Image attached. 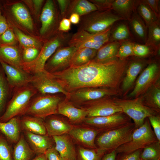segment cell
<instances>
[{
  "instance_id": "obj_1",
  "label": "cell",
  "mask_w": 160,
  "mask_h": 160,
  "mask_svg": "<svg viewBox=\"0 0 160 160\" xmlns=\"http://www.w3.org/2000/svg\"><path fill=\"white\" fill-rule=\"evenodd\" d=\"M128 62L126 59L118 58L105 63L92 60L81 66L69 68L61 72L51 74L68 93L84 87L117 90Z\"/></svg>"
},
{
  "instance_id": "obj_2",
  "label": "cell",
  "mask_w": 160,
  "mask_h": 160,
  "mask_svg": "<svg viewBox=\"0 0 160 160\" xmlns=\"http://www.w3.org/2000/svg\"><path fill=\"white\" fill-rule=\"evenodd\" d=\"M72 35L71 33L58 31L44 42L35 60L30 63H23V69L32 75L45 70L44 67L47 60L58 48L68 46Z\"/></svg>"
},
{
  "instance_id": "obj_3",
  "label": "cell",
  "mask_w": 160,
  "mask_h": 160,
  "mask_svg": "<svg viewBox=\"0 0 160 160\" xmlns=\"http://www.w3.org/2000/svg\"><path fill=\"white\" fill-rule=\"evenodd\" d=\"M135 129L131 122L120 127L101 133L96 138L97 153L100 156L116 150L122 145L131 140Z\"/></svg>"
},
{
  "instance_id": "obj_4",
  "label": "cell",
  "mask_w": 160,
  "mask_h": 160,
  "mask_svg": "<svg viewBox=\"0 0 160 160\" xmlns=\"http://www.w3.org/2000/svg\"><path fill=\"white\" fill-rule=\"evenodd\" d=\"M38 92L30 83L13 89L0 122H6L12 118L24 115L32 98Z\"/></svg>"
},
{
  "instance_id": "obj_5",
  "label": "cell",
  "mask_w": 160,
  "mask_h": 160,
  "mask_svg": "<svg viewBox=\"0 0 160 160\" xmlns=\"http://www.w3.org/2000/svg\"><path fill=\"white\" fill-rule=\"evenodd\" d=\"M124 20L111 10L104 11L96 10L80 16L78 29L89 33H98L112 27L116 22Z\"/></svg>"
},
{
  "instance_id": "obj_6",
  "label": "cell",
  "mask_w": 160,
  "mask_h": 160,
  "mask_svg": "<svg viewBox=\"0 0 160 160\" xmlns=\"http://www.w3.org/2000/svg\"><path fill=\"white\" fill-rule=\"evenodd\" d=\"M65 97L61 94L37 93L32 98L25 115L44 119L49 116L57 114L58 105Z\"/></svg>"
},
{
  "instance_id": "obj_7",
  "label": "cell",
  "mask_w": 160,
  "mask_h": 160,
  "mask_svg": "<svg viewBox=\"0 0 160 160\" xmlns=\"http://www.w3.org/2000/svg\"><path fill=\"white\" fill-rule=\"evenodd\" d=\"M113 99L121 109L122 112L132 119L135 129L141 126L146 118L157 114V112L143 104L142 98L122 99L114 98Z\"/></svg>"
},
{
  "instance_id": "obj_8",
  "label": "cell",
  "mask_w": 160,
  "mask_h": 160,
  "mask_svg": "<svg viewBox=\"0 0 160 160\" xmlns=\"http://www.w3.org/2000/svg\"><path fill=\"white\" fill-rule=\"evenodd\" d=\"M157 141L148 118H147L141 126L134 129L131 140L120 146L115 150L117 154L129 153L143 149Z\"/></svg>"
},
{
  "instance_id": "obj_9",
  "label": "cell",
  "mask_w": 160,
  "mask_h": 160,
  "mask_svg": "<svg viewBox=\"0 0 160 160\" xmlns=\"http://www.w3.org/2000/svg\"><path fill=\"white\" fill-rule=\"evenodd\" d=\"M57 6L55 1L47 0L42 9L39 33L44 42L59 31V25L62 18Z\"/></svg>"
},
{
  "instance_id": "obj_10",
  "label": "cell",
  "mask_w": 160,
  "mask_h": 160,
  "mask_svg": "<svg viewBox=\"0 0 160 160\" xmlns=\"http://www.w3.org/2000/svg\"><path fill=\"white\" fill-rule=\"evenodd\" d=\"M111 27L98 33H89L82 29H78L72 34L68 46L76 47L77 49L87 48L98 50L109 42Z\"/></svg>"
},
{
  "instance_id": "obj_11",
  "label": "cell",
  "mask_w": 160,
  "mask_h": 160,
  "mask_svg": "<svg viewBox=\"0 0 160 160\" xmlns=\"http://www.w3.org/2000/svg\"><path fill=\"white\" fill-rule=\"evenodd\" d=\"M119 94L117 90L107 88L84 87L69 92L65 98L76 106L80 108L103 97Z\"/></svg>"
},
{
  "instance_id": "obj_12",
  "label": "cell",
  "mask_w": 160,
  "mask_h": 160,
  "mask_svg": "<svg viewBox=\"0 0 160 160\" xmlns=\"http://www.w3.org/2000/svg\"><path fill=\"white\" fill-rule=\"evenodd\" d=\"M131 119L122 112L107 116L86 117L83 122L100 133L120 127L130 122Z\"/></svg>"
},
{
  "instance_id": "obj_13",
  "label": "cell",
  "mask_w": 160,
  "mask_h": 160,
  "mask_svg": "<svg viewBox=\"0 0 160 160\" xmlns=\"http://www.w3.org/2000/svg\"><path fill=\"white\" fill-rule=\"evenodd\" d=\"M30 83L38 93L42 94H61L65 97L69 94L52 74L45 70L33 75Z\"/></svg>"
},
{
  "instance_id": "obj_14",
  "label": "cell",
  "mask_w": 160,
  "mask_h": 160,
  "mask_svg": "<svg viewBox=\"0 0 160 160\" xmlns=\"http://www.w3.org/2000/svg\"><path fill=\"white\" fill-rule=\"evenodd\" d=\"M77 49L67 46L58 48L46 62L44 70L50 73L63 71L70 68L72 57Z\"/></svg>"
},
{
  "instance_id": "obj_15",
  "label": "cell",
  "mask_w": 160,
  "mask_h": 160,
  "mask_svg": "<svg viewBox=\"0 0 160 160\" xmlns=\"http://www.w3.org/2000/svg\"><path fill=\"white\" fill-rule=\"evenodd\" d=\"M159 68L156 62L149 63L139 76L129 97H138L153 86L159 78Z\"/></svg>"
},
{
  "instance_id": "obj_16",
  "label": "cell",
  "mask_w": 160,
  "mask_h": 160,
  "mask_svg": "<svg viewBox=\"0 0 160 160\" xmlns=\"http://www.w3.org/2000/svg\"><path fill=\"white\" fill-rule=\"evenodd\" d=\"M80 108L86 111L88 117L107 116L122 112L111 96L95 100Z\"/></svg>"
},
{
  "instance_id": "obj_17",
  "label": "cell",
  "mask_w": 160,
  "mask_h": 160,
  "mask_svg": "<svg viewBox=\"0 0 160 160\" xmlns=\"http://www.w3.org/2000/svg\"><path fill=\"white\" fill-rule=\"evenodd\" d=\"M7 80L13 89L30 83L32 76L22 68L0 62Z\"/></svg>"
},
{
  "instance_id": "obj_18",
  "label": "cell",
  "mask_w": 160,
  "mask_h": 160,
  "mask_svg": "<svg viewBox=\"0 0 160 160\" xmlns=\"http://www.w3.org/2000/svg\"><path fill=\"white\" fill-rule=\"evenodd\" d=\"M100 132L93 128L73 127L68 134L75 140L91 149H96L95 138Z\"/></svg>"
},
{
  "instance_id": "obj_19",
  "label": "cell",
  "mask_w": 160,
  "mask_h": 160,
  "mask_svg": "<svg viewBox=\"0 0 160 160\" xmlns=\"http://www.w3.org/2000/svg\"><path fill=\"white\" fill-rule=\"evenodd\" d=\"M0 62L22 68V48L16 45H1Z\"/></svg>"
},
{
  "instance_id": "obj_20",
  "label": "cell",
  "mask_w": 160,
  "mask_h": 160,
  "mask_svg": "<svg viewBox=\"0 0 160 160\" xmlns=\"http://www.w3.org/2000/svg\"><path fill=\"white\" fill-rule=\"evenodd\" d=\"M57 112V114L66 116L73 123L83 121L87 117V113L85 109L76 106L65 97L59 103Z\"/></svg>"
},
{
  "instance_id": "obj_21",
  "label": "cell",
  "mask_w": 160,
  "mask_h": 160,
  "mask_svg": "<svg viewBox=\"0 0 160 160\" xmlns=\"http://www.w3.org/2000/svg\"><path fill=\"white\" fill-rule=\"evenodd\" d=\"M52 137L56 144L55 148L64 160H76L77 153L71 137L68 134Z\"/></svg>"
},
{
  "instance_id": "obj_22",
  "label": "cell",
  "mask_w": 160,
  "mask_h": 160,
  "mask_svg": "<svg viewBox=\"0 0 160 160\" xmlns=\"http://www.w3.org/2000/svg\"><path fill=\"white\" fill-rule=\"evenodd\" d=\"M56 115L48 116L45 118L46 120L44 122L47 134L50 136L68 134L73 127L68 121Z\"/></svg>"
},
{
  "instance_id": "obj_23",
  "label": "cell",
  "mask_w": 160,
  "mask_h": 160,
  "mask_svg": "<svg viewBox=\"0 0 160 160\" xmlns=\"http://www.w3.org/2000/svg\"><path fill=\"white\" fill-rule=\"evenodd\" d=\"M27 141L35 153L44 154L49 148L52 147V141L47 135L36 134L24 131Z\"/></svg>"
},
{
  "instance_id": "obj_24",
  "label": "cell",
  "mask_w": 160,
  "mask_h": 160,
  "mask_svg": "<svg viewBox=\"0 0 160 160\" xmlns=\"http://www.w3.org/2000/svg\"><path fill=\"white\" fill-rule=\"evenodd\" d=\"M147 62L140 59L128 61L126 70V75L122 84V88L126 92L131 87L137 75Z\"/></svg>"
},
{
  "instance_id": "obj_25",
  "label": "cell",
  "mask_w": 160,
  "mask_h": 160,
  "mask_svg": "<svg viewBox=\"0 0 160 160\" xmlns=\"http://www.w3.org/2000/svg\"><path fill=\"white\" fill-rule=\"evenodd\" d=\"M21 129L36 134L46 135L47 131L43 119L36 117L24 115L20 119Z\"/></svg>"
},
{
  "instance_id": "obj_26",
  "label": "cell",
  "mask_w": 160,
  "mask_h": 160,
  "mask_svg": "<svg viewBox=\"0 0 160 160\" xmlns=\"http://www.w3.org/2000/svg\"><path fill=\"white\" fill-rule=\"evenodd\" d=\"M10 12L16 21L29 31L33 29V21L29 11L22 3L17 2L12 5Z\"/></svg>"
},
{
  "instance_id": "obj_27",
  "label": "cell",
  "mask_w": 160,
  "mask_h": 160,
  "mask_svg": "<svg viewBox=\"0 0 160 160\" xmlns=\"http://www.w3.org/2000/svg\"><path fill=\"white\" fill-rule=\"evenodd\" d=\"M20 119L19 116H16L6 122H0V131L12 143H17L21 136Z\"/></svg>"
},
{
  "instance_id": "obj_28",
  "label": "cell",
  "mask_w": 160,
  "mask_h": 160,
  "mask_svg": "<svg viewBox=\"0 0 160 160\" xmlns=\"http://www.w3.org/2000/svg\"><path fill=\"white\" fill-rule=\"evenodd\" d=\"M121 42H109L98 49L93 61L105 63L116 58V56Z\"/></svg>"
},
{
  "instance_id": "obj_29",
  "label": "cell",
  "mask_w": 160,
  "mask_h": 160,
  "mask_svg": "<svg viewBox=\"0 0 160 160\" xmlns=\"http://www.w3.org/2000/svg\"><path fill=\"white\" fill-rule=\"evenodd\" d=\"M96 10V6L89 0H70L65 18H69L73 13L81 16Z\"/></svg>"
},
{
  "instance_id": "obj_30",
  "label": "cell",
  "mask_w": 160,
  "mask_h": 160,
  "mask_svg": "<svg viewBox=\"0 0 160 160\" xmlns=\"http://www.w3.org/2000/svg\"><path fill=\"white\" fill-rule=\"evenodd\" d=\"M137 2V0H114L111 10L124 20L129 21L136 8Z\"/></svg>"
},
{
  "instance_id": "obj_31",
  "label": "cell",
  "mask_w": 160,
  "mask_h": 160,
  "mask_svg": "<svg viewBox=\"0 0 160 160\" xmlns=\"http://www.w3.org/2000/svg\"><path fill=\"white\" fill-rule=\"evenodd\" d=\"M13 88L9 84L0 64V117L3 114L12 96Z\"/></svg>"
},
{
  "instance_id": "obj_32",
  "label": "cell",
  "mask_w": 160,
  "mask_h": 160,
  "mask_svg": "<svg viewBox=\"0 0 160 160\" xmlns=\"http://www.w3.org/2000/svg\"><path fill=\"white\" fill-rule=\"evenodd\" d=\"M129 21L130 28L135 36L145 44L147 37V27L136 8Z\"/></svg>"
},
{
  "instance_id": "obj_33",
  "label": "cell",
  "mask_w": 160,
  "mask_h": 160,
  "mask_svg": "<svg viewBox=\"0 0 160 160\" xmlns=\"http://www.w3.org/2000/svg\"><path fill=\"white\" fill-rule=\"evenodd\" d=\"M97 50L87 48L77 49L71 59L70 68L81 66L92 60Z\"/></svg>"
},
{
  "instance_id": "obj_34",
  "label": "cell",
  "mask_w": 160,
  "mask_h": 160,
  "mask_svg": "<svg viewBox=\"0 0 160 160\" xmlns=\"http://www.w3.org/2000/svg\"><path fill=\"white\" fill-rule=\"evenodd\" d=\"M34 152L25 140L23 135L14 147L13 157L14 160H29Z\"/></svg>"
},
{
  "instance_id": "obj_35",
  "label": "cell",
  "mask_w": 160,
  "mask_h": 160,
  "mask_svg": "<svg viewBox=\"0 0 160 160\" xmlns=\"http://www.w3.org/2000/svg\"><path fill=\"white\" fill-rule=\"evenodd\" d=\"M160 19L153 23L148 27V33L145 45L157 51L160 49Z\"/></svg>"
},
{
  "instance_id": "obj_36",
  "label": "cell",
  "mask_w": 160,
  "mask_h": 160,
  "mask_svg": "<svg viewBox=\"0 0 160 160\" xmlns=\"http://www.w3.org/2000/svg\"><path fill=\"white\" fill-rule=\"evenodd\" d=\"M11 28L22 47H33L41 49L43 44L42 41L24 34L16 27Z\"/></svg>"
},
{
  "instance_id": "obj_37",
  "label": "cell",
  "mask_w": 160,
  "mask_h": 160,
  "mask_svg": "<svg viewBox=\"0 0 160 160\" xmlns=\"http://www.w3.org/2000/svg\"><path fill=\"white\" fill-rule=\"evenodd\" d=\"M136 11L145 23L147 27L158 19L149 6L143 0H137Z\"/></svg>"
},
{
  "instance_id": "obj_38",
  "label": "cell",
  "mask_w": 160,
  "mask_h": 160,
  "mask_svg": "<svg viewBox=\"0 0 160 160\" xmlns=\"http://www.w3.org/2000/svg\"><path fill=\"white\" fill-rule=\"evenodd\" d=\"M130 34L127 25L122 23L117 25L110 31L109 42H122L129 40Z\"/></svg>"
},
{
  "instance_id": "obj_39",
  "label": "cell",
  "mask_w": 160,
  "mask_h": 160,
  "mask_svg": "<svg viewBox=\"0 0 160 160\" xmlns=\"http://www.w3.org/2000/svg\"><path fill=\"white\" fill-rule=\"evenodd\" d=\"M140 157L142 160H160V142L157 141L143 148Z\"/></svg>"
},
{
  "instance_id": "obj_40",
  "label": "cell",
  "mask_w": 160,
  "mask_h": 160,
  "mask_svg": "<svg viewBox=\"0 0 160 160\" xmlns=\"http://www.w3.org/2000/svg\"><path fill=\"white\" fill-rule=\"evenodd\" d=\"M151 93L150 100L143 103L145 105L159 113L160 110V89L159 87L154 86Z\"/></svg>"
},
{
  "instance_id": "obj_41",
  "label": "cell",
  "mask_w": 160,
  "mask_h": 160,
  "mask_svg": "<svg viewBox=\"0 0 160 160\" xmlns=\"http://www.w3.org/2000/svg\"><path fill=\"white\" fill-rule=\"evenodd\" d=\"M133 45L134 43L129 40L122 41L118 49L116 57L123 60L129 56L133 55Z\"/></svg>"
},
{
  "instance_id": "obj_42",
  "label": "cell",
  "mask_w": 160,
  "mask_h": 160,
  "mask_svg": "<svg viewBox=\"0 0 160 160\" xmlns=\"http://www.w3.org/2000/svg\"><path fill=\"white\" fill-rule=\"evenodd\" d=\"M77 156V160H101L102 157L98 154L96 149L82 147H79Z\"/></svg>"
},
{
  "instance_id": "obj_43",
  "label": "cell",
  "mask_w": 160,
  "mask_h": 160,
  "mask_svg": "<svg viewBox=\"0 0 160 160\" xmlns=\"http://www.w3.org/2000/svg\"><path fill=\"white\" fill-rule=\"evenodd\" d=\"M22 48L23 63H30L34 60L37 57L41 50V49L35 47Z\"/></svg>"
},
{
  "instance_id": "obj_44",
  "label": "cell",
  "mask_w": 160,
  "mask_h": 160,
  "mask_svg": "<svg viewBox=\"0 0 160 160\" xmlns=\"http://www.w3.org/2000/svg\"><path fill=\"white\" fill-rule=\"evenodd\" d=\"M17 41L13 30L10 26L0 36L1 45H16Z\"/></svg>"
},
{
  "instance_id": "obj_45",
  "label": "cell",
  "mask_w": 160,
  "mask_h": 160,
  "mask_svg": "<svg viewBox=\"0 0 160 160\" xmlns=\"http://www.w3.org/2000/svg\"><path fill=\"white\" fill-rule=\"evenodd\" d=\"M0 160H12L11 149L6 140L0 137Z\"/></svg>"
},
{
  "instance_id": "obj_46",
  "label": "cell",
  "mask_w": 160,
  "mask_h": 160,
  "mask_svg": "<svg viewBox=\"0 0 160 160\" xmlns=\"http://www.w3.org/2000/svg\"><path fill=\"white\" fill-rule=\"evenodd\" d=\"M150 47L145 44L134 43L133 55L139 57H144L149 55L151 52Z\"/></svg>"
},
{
  "instance_id": "obj_47",
  "label": "cell",
  "mask_w": 160,
  "mask_h": 160,
  "mask_svg": "<svg viewBox=\"0 0 160 160\" xmlns=\"http://www.w3.org/2000/svg\"><path fill=\"white\" fill-rule=\"evenodd\" d=\"M148 119L153 129V132L158 140L160 142V117L159 115L149 117Z\"/></svg>"
},
{
  "instance_id": "obj_48",
  "label": "cell",
  "mask_w": 160,
  "mask_h": 160,
  "mask_svg": "<svg viewBox=\"0 0 160 160\" xmlns=\"http://www.w3.org/2000/svg\"><path fill=\"white\" fill-rule=\"evenodd\" d=\"M114 0H89L96 7L97 10L104 11L111 10L112 5Z\"/></svg>"
},
{
  "instance_id": "obj_49",
  "label": "cell",
  "mask_w": 160,
  "mask_h": 160,
  "mask_svg": "<svg viewBox=\"0 0 160 160\" xmlns=\"http://www.w3.org/2000/svg\"><path fill=\"white\" fill-rule=\"evenodd\" d=\"M142 150L140 149L129 153H119L121 155L116 157V160H141L140 155Z\"/></svg>"
},
{
  "instance_id": "obj_50",
  "label": "cell",
  "mask_w": 160,
  "mask_h": 160,
  "mask_svg": "<svg viewBox=\"0 0 160 160\" xmlns=\"http://www.w3.org/2000/svg\"><path fill=\"white\" fill-rule=\"evenodd\" d=\"M46 160H64L60 156L55 147L48 149L44 153Z\"/></svg>"
},
{
  "instance_id": "obj_51",
  "label": "cell",
  "mask_w": 160,
  "mask_h": 160,
  "mask_svg": "<svg viewBox=\"0 0 160 160\" xmlns=\"http://www.w3.org/2000/svg\"><path fill=\"white\" fill-rule=\"evenodd\" d=\"M144 1L149 6L157 17L160 18L159 0H144Z\"/></svg>"
},
{
  "instance_id": "obj_52",
  "label": "cell",
  "mask_w": 160,
  "mask_h": 160,
  "mask_svg": "<svg viewBox=\"0 0 160 160\" xmlns=\"http://www.w3.org/2000/svg\"><path fill=\"white\" fill-rule=\"evenodd\" d=\"M70 0H57L56 1L62 18L65 17Z\"/></svg>"
},
{
  "instance_id": "obj_53",
  "label": "cell",
  "mask_w": 160,
  "mask_h": 160,
  "mask_svg": "<svg viewBox=\"0 0 160 160\" xmlns=\"http://www.w3.org/2000/svg\"><path fill=\"white\" fill-rule=\"evenodd\" d=\"M71 28V23L68 18H64L60 21L58 27L59 31L68 32Z\"/></svg>"
},
{
  "instance_id": "obj_54",
  "label": "cell",
  "mask_w": 160,
  "mask_h": 160,
  "mask_svg": "<svg viewBox=\"0 0 160 160\" xmlns=\"http://www.w3.org/2000/svg\"><path fill=\"white\" fill-rule=\"evenodd\" d=\"M8 23L4 15L0 17V36L9 28Z\"/></svg>"
},
{
  "instance_id": "obj_55",
  "label": "cell",
  "mask_w": 160,
  "mask_h": 160,
  "mask_svg": "<svg viewBox=\"0 0 160 160\" xmlns=\"http://www.w3.org/2000/svg\"><path fill=\"white\" fill-rule=\"evenodd\" d=\"M44 1L43 0H31L35 13L38 15L40 13Z\"/></svg>"
},
{
  "instance_id": "obj_56",
  "label": "cell",
  "mask_w": 160,
  "mask_h": 160,
  "mask_svg": "<svg viewBox=\"0 0 160 160\" xmlns=\"http://www.w3.org/2000/svg\"><path fill=\"white\" fill-rule=\"evenodd\" d=\"M117 154L115 150L112 151L105 154L101 160H116Z\"/></svg>"
},
{
  "instance_id": "obj_57",
  "label": "cell",
  "mask_w": 160,
  "mask_h": 160,
  "mask_svg": "<svg viewBox=\"0 0 160 160\" xmlns=\"http://www.w3.org/2000/svg\"><path fill=\"white\" fill-rule=\"evenodd\" d=\"M69 19L71 23L77 24L80 21V16L76 13H73L71 15Z\"/></svg>"
},
{
  "instance_id": "obj_58",
  "label": "cell",
  "mask_w": 160,
  "mask_h": 160,
  "mask_svg": "<svg viewBox=\"0 0 160 160\" xmlns=\"http://www.w3.org/2000/svg\"><path fill=\"white\" fill-rule=\"evenodd\" d=\"M32 160H46L44 154H39Z\"/></svg>"
},
{
  "instance_id": "obj_59",
  "label": "cell",
  "mask_w": 160,
  "mask_h": 160,
  "mask_svg": "<svg viewBox=\"0 0 160 160\" xmlns=\"http://www.w3.org/2000/svg\"><path fill=\"white\" fill-rule=\"evenodd\" d=\"M1 7L0 5V17L2 15L1 13Z\"/></svg>"
},
{
  "instance_id": "obj_60",
  "label": "cell",
  "mask_w": 160,
  "mask_h": 160,
  "mask_svg": "<svg viewBox=\"0 0 160 160\" xmlns=\"http://www.w3.org/2000/svg\"><path fill=\"white\" fill-rule=\"evenodd\" d=\"M0 45H1V44H0Z\"/></svg>"
}]
</instances>
